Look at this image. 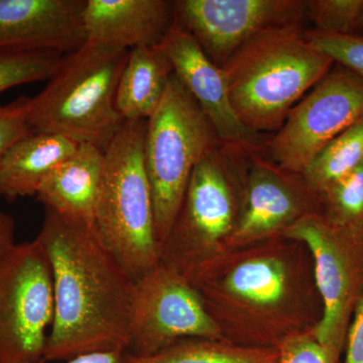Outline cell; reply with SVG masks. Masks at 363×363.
<instances>
[{"mask_svg":"<svg viewBox=\"0 0 363 363\" xmlns=\"http://www.w3.org/2000/svg\"><path fill=\"white\" fill-rule=\"evenodd\" d=\"M304 245L283 234L217 250L184 278L199 293L223 339L236 345L279 348L313 333L321 313Z\"/></svg>","mask_w":363,"mask_h":363,"instance_id":"1","label":"cell"},{"mask_svg":"<svg viewBox=\"0 0 363 363\" xmlns=\"http://www.w3.org/2000/svg\"><path fill=\"white\" fill-rule=\"evenodd\" d=\"M37 240L54 283V319L44 360L128 352L135 281L105 245L94 222L45 208Z\"/></svg>","mask_w":363,"mask_h":363,"instance_id":"2","label":"cell"},{"mask_svg":"<svg viewBox=\"0 0 363 363\" xmlns=\"http://www.w3.org/2000/svg\"><path fill=\"white\" fill-rule=\"evenodd\" d=\"M305 30L303 25L266 30L220 67L234 111L250 130L279 131L298 100L333 68Z\"/></svg>","mask_w":363,"mask_h":363,"instance_id":"3","label":"cell"},{"mask_svg":"<svg viewBox=\"0 0 363 363\" xmlns=\"http://www.w3.org/2000/svg\"><path fill=\"white\" fill-rule=\"evenodd\" d=\"M128 50L86 43L67 54L48 85L30 98L33 133L63 136L105 150L124 123L116 92Z\"/></svg>","mask_w":363,"mask_h":363,"instance_id":"4","label":"cell"},{"mask_svg":"<svg viewBox=\"0 0 363 363\" xmlns=\"http://www.w3.org/2000/svg\"><path fill=\"white\" fill-rule=\"evenodd\" d=\"M147 121H124L105 150L94 225L102 241L138 281L161 262L145 147Z\"/></svg>","mask_w":363,"mask_h":363,"instance_id":"5","label":"cell"},{"mask_svg":"<svg viewBox=\"0 0 363 363\" xmlns=\"http://www.w3.org/2000/svg\"><path fill=\"white\" fill-rule=\"evenodd\" d=\"M248 150L219 143L191 177L171 230L161 245V264L185 276L223 247L240 218L238 191L247 180Z\"/></svg>","mask_w":363,"mask_h":363,"instance_id":"6","label":"cell"},{"mask_svg":"<svg viewBox=\"0 0 363 363\" xmlns=\"http://www.w3.org/2000/svg\"><path fill=\"white\" fill-rule=\"evenodd\" d=\"M219 143L204 112L173 73L147 121L143 147L160 245L180 211L196 166Z\"/></svg>","mask_w":363,"mask_h":363,"instance_id":"7","label":"cell"},{"mask_svg":"<svg viewBox=\"0 0 363 363\" xmlns=\"http://www.w3.org/2000/svg\"><path fill=\"white\" fill-rule=\"evenodd\" d=\"M281 234L309 250L322 303L321 319L312 335L340 362L351 317L363 293V229L339 226L314 212Z\"/></svg>","mask_w":363,"mask_h":363,"instance_id":"8","label":"cell"},{"mask_svg":"<svg viewBox=\"0 0 363 363\" xmlns=\"http://www.w3.org/2000/svg\"><path fill=\"white\" fill-rule=\"evenodd\" d=\"M52 267L35 238L16 245L0 264V363L44 360L54 319Z\"/></svg>","mask_w":363,"mask_h":363,"instance_id":"9","label":"cell"},{"mask_svg":"<svg viewBox=\"0 0 363 363\" xmlns=\"http://www.w3.org/2000/svg\"><path fill=\"white\" fill-rule=\"evenodd\" d=\"M363 117V79L337 65L298 102L267 143L269 160L302 175L322 150Z\"/></svg>","mask_w":363,"mask_h":363,"instance_id":"10","label":"cell"},{"mask_svg":"<svg viewBox=\"0 0 363 363\" xmlns=\"http://www.w3.org/2000/svg\"><path fill=\"white\" fill-rule=\"evenodd\" d=\"M189 339H223L197 290L161 264L135 281L128 354L147 357Z\"/></svg>","mask_w":363,"mask_h":363,"instance_id":"11","label":"cell"},{"mask_svg":"<svg viewBox=\"0 0 363 363\" xmlns=\"http://www.w3.org/2000/svg\"><path fill=\"white\" fill-rule=\"evenodd\" d=\"M175 18L218 67L259 33L302 25L304 0H179Z\"/></svg>","mask_w":363,"mask_h":363,"instance_id":"12","label":"cell"},{"mask_svg":"<svg viewBox=\"0 0 363 363\" xmlns=\"http://www.w3.org/2000/svg\"><path fill=\"white\" fill-rule=\"evenodd\" d=\"M320 211V196L303 175L285 171L259 152H252L240 218L220 250L279 235L305 215Z\"/></svg>","mask_w":363,"mask_h":363,"instance_id":"13","label":"cell"},{"mask_svg":"<svg viewBox=\"0 0 363 363\" xmlns=\"http://www.w3.org/2000/svg\"><path fill=\"white\" fill-rule=\"evenodd\" d=\"M174 74L194 98L221 143L259 152L269 142L247 128L234 111L225 75L195 38L176 21L162 44Z\"/></svg>","mask_w":363,"mask_h":363,"instance_id":"14","label":"cell"},{"mask_svg":"<svg viewBox=\"0 0 363 363\" xmlns=\"http://www.w3.org/2000/svg\"><path fill=\"white\" fill-rule=\"evenodd\" d=\"M86 0H0V49L63 55L86 44Z\"/></svg>","mask_w":363,"mask_h":363,"instance_id":"15","label":"cell"},{"mask_svg":"<svg viewBox=\"0 0 363 363\" xmlns=\"http://www.w3.org/2000/svg\"><path fill=\"white\" fill-rule=\"evenodd\" d=\"M175 23L174 1L86 0V43L123 49L157 47Z\"/></svg>","mask_w":363,"mask_h":363,"instance_id":"16","label":"cell"},{"mask_svg":"<svg viewBox=\"0 0 363 363\" xmlns=\"http://www.w3.org/2000/svg\"><path fill=\"white\" fill-rule=\"evenodd\" d=\"M104 164V150L79 143L75 152L45 177L35 194L38 200L64 216L94 222Z\"/></svg>","mask_w":363,"mask_h":363,"instance_id":"17","label":"cell"},{"mask_svg":"<svg viewBox=\"0 0 363 363\" xmlns=\"http://www.w3.org/2000/svg\"><path fill=\"white\" fill-rule=\"evenodd\" d=\"M79 143L51 133H32L18 140L0 162V199L35 196L45 177L71 156Z\"/></svg>","mask_w":363,"mask_h":363,"instance_id":"18","label":"cell"},{"mask_svg":"<svg viewBox=\"0 0 363 363\" xmlns=\"http://www.w3.org/2000/svg\"><path fill=\"white\" fill-rule=\"evenodd\" d=\"M173 73L160 45L130 50L116 92V108L123 121H147L161 104Z\"/></svg>","mask_w":363,"mask_h":363,"instance_id":"19","label":"cell"},{"mask_svg":"<svg viewBox=\"0 0 363 363\" xmlns=\"http://www.w3.org/2000/svg\"><path fill=\"white\" fill-rule=\"evenodd\" d=\"M279 348L236 345L225 339H189L147 357L128 354V363H274Z\"/></svg>","mask_w":363,"mask_h":363,"instance_id":"20","label":"cell"},{"mask_svg":"<svg viewBox=\"0 0 363 363\" xmlns=\"http://www.w3.org/2000/svg\"><path fill=\"white\" fill-rule=\"evenodd\" d=\"M363 164V117L334 138L302 174L318 194Z\"/></svg>","mask_w":363,"mask_h":363,"instance_id":"21","label":"cell"},{"mask_svg":"<svg viewBox=\"0 0 363 363\" xmlns=\"http://www.w3.org/2000/svg\"><path fill=\"white\" fill-rule=\"evenodd\" d=\"M319 196L320 212L328 220L346 228L363 229V164Z\"/></svg>","mask_w":363,"mask_h":363,"instance_id":"22","label":"cell"},{"mask_svg":"<svg viewBox=\"0 0 363 363\" xmlns=\"http://www.w3.org/2000/svg\"><path fill=\"white\" fill-rule=\"evenodd\" d=\"M62 58L57 52L0 49V93L16 86L49 81Z\"/></svg>","mask_w":363,"mask_h":363,"instance_id":"23","label":"cell"},{"mask_svg":"<svg viewBox=\"0 0 363 363\" xmlns=\"http://www.w3.org/2000/svg\"><path fill=\"white\" fill-rule=\"evenodd\" d=\"M363 11V0H308L306 18L315 32L326 35H353Z\"/></svg>","mask_w":363,"mask_h":363,"instance_id":"24","label":"cell"},{"mask_svg":"<svg viewBox=\"0 0 363 363\" xmlns=\"http://www.w3.org/2000/svg\"><path fill=\"white\" fill-rule=\"evenodd\" d=\"M306 39L333 60L363 79V35H326L313 30H305Z\"/></svg>","mask_w":363,"mask_h":363,"instance_id":"25","label":"cell"},{"mask_svg":"<svg viewBox=\"0 0 363 363\" xmlns=\"http://www.w3.org/2000/svg\"><path fill=\"white\" fill-rule=\"evenodd\" d=\"M30 100L20 96L0 106V162L14 143L33 133L28 123Z\"/></svg>","mask_w":363,"mask_h":363,"instance_id":"26","label":"cell"},{"mask_svg":"<svg viewBox=\"0 0 363 363\" xmlns=\"http://www.w3.org/2000/svg\"><path fill=\"white\" fill-rule=\"evenodd\" d=\"M274 363H341L336 362L313 337L312 333L289 339L279 347Z\"/></svg>","mask_w":363,"mask_h":363,"instance_id":"27","label":"cell"},{"mask_svg":"<svg viewBox=\"0 0 363 363\" xmlns=\"http://www.w3.org/2000/svg\"><path fill=\"white\" fill-rule=\"evenodd\" d=\"M344 350L343 363H363V293L351 317Z\"/></svg>","mask_w":363,"mask_h":363,"instance_id":"28","label":"cell"},{"mask_svg":"<svg viewBox=\"0 0 363 363\" xmlns=\"http://www.w3.org/2000/svg\"><path fill=\"white\" fill-rule=\"evenodd\" d=\"M16 234V221L11 215L0 211V264L13 250Z\"/></svg>","mask_w":363,"mask_h":363,"instance_id":"29","label":"cell"},{"mask_svg":"<svg viewBox=\"0 0 363 363\" xmlns=\"http://www.w3.org/2000/svg\"><path fill=\"white\" fill-rule=\"evenodd\" d=\"M35 363H45V360ZM65 363H128V352H97L67 360Z\"/></svg>","mask_w":363,"mask_h":363,"instance_id":"30","label":"cell"},{"mask_svg":"<svg viewBox=\"0 0 363 363\" xmlns=\"http://www.w3.org/2000/svg\"><path fill=\"white\" fill-rule=\"evenodd\" d=\"M353 35H363V11L360 14L359 20L357 21V28Z\"/></svg>","mask_w":363,"mask_h":363,"instance_id":"31","label":"cell"}]
</instances>
